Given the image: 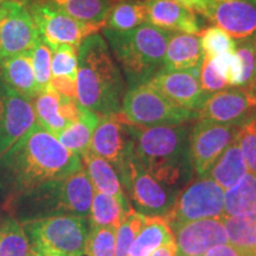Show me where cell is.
Wrapping results in <instances>:
<instances>
[{"mask_svg":"<svg viewBox=\"0 0 256 256\" xmlns=\"http://www.w3.org/2000/svg\"><path fill=\"white\" fill-rule=\"evenodd\" d=\"M230 244L249 256H255L256 212L247 216L220 217Z\"/></svg>","mask_w":256,"mask_h":256,"instance_id":"f546056e","label":"cell"},{"mask_svg":"<svg viewBox=\"0 0 256 256\" xmlns=\"http://www.w3.org/2000/svg\"><path fill=\"white\" fill-rule=\"evenodd\" d=\"M126 86L104 37L98 32L78 46L76 100L100 116L119 113Z\"/></svg>","mask_w":256,"mask_h":256,"instance_id":"7a4b0ae2","label":"cell"},{"mask_svg":"<svg viewBox=\"0 0 256 256\" xmlns=\"http://www.w3.org/2000/svg\"><path fill=\"white\" fill-rule=\"evenodd\" d=\"M4 2H5V0H0V5H2Z\"/></svg>","mask_w":256,"mask_h":256,"instance_id":"7dc6e473","label":"cell"},{"mask_svg":"<svg viewBox=\"0 0 256 256\" xmlns=\"http://www.w3.org/2000/svg\"><path fill=\"white\" fill-rule=\"evenodd\" d=\"M0 78L8 87L30 100L40 92L32 66L31 51L0 60Z\"/></svg>","mask_w":256,"mask_h":256,"instance_id":"44dd1931","label":"cell"},{"mask_svg":"<svg viewBox=\"0 0 256 256\" xmlns=\"http://www.w3.org/2000/svg\"><path fill=\"white\" fill-rule=\"evenodd\" d=\"M130 122L122 112L101 116L92 134L89 152L120 168L133 153L132 139L128 130Z\"/></svg>","mask_w":256,"mask_h":256,"instance_id":"4fadbf2b","label":"cell"},{"mask_svg":"<svg viewBox=\"0 0 256 256\" xmlns=\"http://www.w3.org/2000/svg\"><path fill=\"white\" fill-rule=\"evenodd\" d=\"M0 256H36L22 223L11 215L0 218Z\"/></svg>","mask_w":256,"mask_h":256,"instance_id":"4dcf8cb0","label":"cell"},{"mask_svg":"<svg viewBox=\"0 0 256 256\" xmlns=\"http://www.w3.org/2000/svg\"><path fill=\"white\" fill-rule=\"evenodd\" d=\"M121 112L128 121L142 126L183 124L198 116L176 104L148 82L130 87L124 92Z\"/></svg>","mask_w":256,"mask_h":256,"instance_id":"8992f818","label":"cell"},{"mask_svg":"<svg viewBox=\"0 0 256 256\" xmlns=\"http://www.w3.org/2000/svg\"><path fill=\"white\" fill-rule=\"evenodd\" d=\"M200 70H160L148 83L176 104L198 113L210 95L200 84Z\"/></svg>","mask_w":256,"mask_h":256,"instance_id":"2e32d148","label":"cell"},{"mask_svg":"<svg viewBox=\"0 0 256 256\" xmlns=\"http://www.w3.org/2000/svg\"><path fill=\"white\" fill-rule=\"evenodd\" d=\"M55 6L63 14L70 16L76 20L89 24L104 25L110 14L112 0H43Z\"/></svg>","mask_w":256,"mask_h":256,"instance_id":"484cf974","label":"cell"},{"mask_svg":"<svg viewBox=\"0 0 256 256\" xmlns=\"http://www.w3.org/2000/svg\"><path fill=\"white\" fill-rule=\"evenodd\" d=\"M110 52L122 68L130 87L146 83L164 66L171 32L145 23L130 31L102 28Z\"/></svg>","mask_w":256,"mask_h":256,"instance_id":"277c9868","label":"cell"},{"mask_svg":"<svg viewBox=\"0 0 256 256\" xmlns=\"http://www.w3.org/2000/svg\"><path fill=\"white\" fill-rule=\"evenodd\" d=\"M238 126L198 120L188 136V162L197 176L203 177L226 148L235 140Z\"/></svg>","mask_w":256,"mask_h":256,"instance_id":"9c48e42d","label":"cell"},{"mask_svg":"<svg viewBox=\"0 0 256 256\" xmlns=\"http://www.w3.org/2000/svg\"><path fill=\"white\" fill-rule=\"evenodd\" d=\"M256 212V176L249 172L224 192V215L247 216ZM222 216V217H223Z\"/></svg>","mask_w":256,"mask_h":256,"instance_id":"83f0119b","label":"cell"},{"mask_svg":"<svg viewBox=\"0 0 256 256\" xmlns=\"http://www.w3.org/2000/svg\"><path fill=\"white\" fill-rule=\"evenodd\" d=\"M236 55L242 66V76L240 88L252 89L256 74V37L252 40H240L236 43Z\"/></svg>","mask_w":256,"mask_h":256,"instance_id":"f35d334b","label":"cell"},{"mask_svg":"<svg viewBox=\"0 0 256 256\" xmlns=\"http://www.w3.org/2000/svg\"><path fill=\"white\" fill-rule=\"evenodd\" d=\"M40 40L24 0H5L0 5V60L31 51Z\"/></svg>","mask_w":256,"mask_h":256,"instance_id":"8fae6325","label":"cell"},{"mask_svg":"<svg viewBox=\"0 0 256 256\" xmlns=\"http://www.w3.org/2000/svg\"><path fill=\"white\" fill-rule=\"evenodd\" d=\"M60 188L64 215L89 218L95 188L86 170L82 168L69 177L62 179Z\"/></svg>","mask_w":256,"mask_h":256,"instance_id":"ffe728a7","label":"cell"},{"mask_svg":"<svg viewBox=\"0 0 256 256\" xmlns=\"http://www.w3.org/2000/svg\"><path fill=\"white\" fill-rule=\"evenodd\" d=\"M204 256H249L232 244H220L210 249Z\"/></svg>","mask_w":256,"mask_h":256,"instance_id":"b9f144b4","label":"cell"},{"mask_svg":"<svg viewBox=\"0 0 256 256\" xmlns=\"http://www.w3.org/2000/svg\"><path fill=\"white\" fill-rule=\"evenodd\" d=\"M133 154L160 183L172 185L182 176L188 159V127L183 124L142 126L128 124Z\"/></svg>","mask_w":256,"mask_h":256,"instance_id":"3957f363","label":"cell"},{"mask_svg":"<svg viewBox=\"0 0 256 256\" xmlns=\"http://www.w3.org/2000/svg\"><path fill=\"white\" fill-rule=\"evenodd\" d=\"M247 171V164L235 138L206 176L214 179L224 191H226L238 184L241 178L248 174Z\"/></svg>","mask_w":256,"mask_h":256,"instance_id":"cb8c5ba5","label":"cell"},{"mask_svg":"<svg viewBox=\"0 0 256 256\" xmlns=\"http://www.w3.org/2000/svg\"><path fill=\"white\" fill-rule=\"evenodd\" d=\"M224 215V190L208 176L191 182L179 194L166 215L171 229L179 224Z\"/></svg>","mask_w":256,"mask_h":256,"instance_id":"52a82bcc","label":"cell"},{"mask_svg":"<svg viewBox=\"0 0 256 256\" xmlns=\"http://www.w3.org/2000/svg\"><path fill=\"white\" fill-rule=\"evenodd\" d=\"M36 256H83L88 238L86 218L56 215L22 223Z\"/></svg>","mask_w":256,"mask_h":256,"instance_id":"5b68a950","label":"cell"},{"mask_svg":"<svg viewBox=\"0 0 256 256\" xmlns=\"http://www.w3.org/2000/svg\"><path fill=\"white\" fill-rule=\"evenodd\" d=\"M147 215L136 212L132 208L124 212L119 228L116 230L114 256H127L130 246L146 223Z\"/></svg>","mask_w":256,"mask_h":256,"instance_id":"d6a6232c","label":"cell"},{"mask_svg":"<svg viewBox=\"0 0 256 256\" xmlns=\"http://www.w3.org/2000/svg\"><path fill=\"white\" fill-rule=\"evenodd\" d=\"M204 56L200 34L174 32L170 36L162 70H200Z\"/></svg>","mask_w":256,"mask_h":256,"instance_id":"d6986e66","label":"cell"},{"mask_svg":"<svg viewBox=\"0 0 256 256\" xmlns=\"http://www.w3.org/2000/svg\"><path fill=\"white\" fill-rule=\"evenodd\" d=\"M100 115L83 107L80 119L66 127L57 136L58 142L70 152L82 156L89 151L94 130L100 121Z\"/></svg>","mask_w":256,"mask_h":256,"instance_id":"4316f807","label":"cell"},{"mask_svg":"<svg viewBox=\"0 0 256 256\" xmlns=\"http://www.w3.org/2000/svg\"><path fill=\"white\" fill-rule=\"evenodd\" d=\"M62 98V95L51 88L40 92L32 98L37 124L56 138L69 127V124L60 114Z\"/></svg>","mask_w":256,"mask_h":256,"instance_id":"d4e9b609","label":"cell"},{"mask_svg":"<svg viewBox=\"0 0 256 256\" xmlns=\"http://www.w3.org/2000/svg\"><path fill=\"white\" fill-rule=\"evenodd\" d=\"M118 170L122 185L140 210L152 214V216H162L168 212L174 202L171 194L162 183L140 164L133 153Z\"/></svg>","mask_w":256,"mask_h":256,"instance_id":"30bf717a","label":"cell"},{"mask_svg":"<svg viewBox=\"0 0 256 256\" xmlns=\"http://www.w3.org/2000/svg\"><path fill=\"white\" fill-rule=\"evenodd\" d=\"M198 78H200V88L203 89V92H206L208 95H211L214 94V92L223 90V89L229 87L226 78H223L222 76L216 72L215 68H214L209 56H204Z\"/></svg>","mask_w":256,"mask_h":256,"instance_id":"ab89813d","label":"cell"},{"mask_svg":"<svg viewBox=\"0 0 256 256\" xmlns=\"http://www.w3.org/2000/svg\"><path fill=\"white\" fill-rule=\"evenodd\" d=\"M256 110V92L247 88H226L211 94L197 118L223 124L240 126Z\"/></svg>","mask_w":256,"mask_h":256,"instance_id":"5bb4252c","label":"cell"},{"mask_svg":"<svg viewBox=\"0 0 256 256\" xmlns=\"http://www.w3.org/2000/svg\"><path fill=\"white\" fill-rule=\"evenodd\" d=\"M174 2H180L182 5L186 6L196 14L206 16L211 0H174Z\"/></svg>","mask_w":256,"mask_h":256,"instance_id":"7bdbcfd3","label":"cell"},{"mask_svg":"<svg viewBox=\"0 0 256 256\" xmlns=\"http://www.w3.org/2000/svg\"><path fill=\"white\" fill-rule=\"evenodd\" d=\"M151 256H177L176 242H170L168 244L158 248L153 254H151Z\"/></svg>","mask_w":256,"mask_h":256,"instance_id":"ee69618b","label":"cell"},{"mask_svg":"<svg viewBox=\"0 0 256 256\" xmlns=\"http://www.w3.org/2000/svg\"><path fill=\"white\" fill-rule=\"evenodd\" d=\"M232 40L256 37V0H211L204 16Z\"/></svg>","mask_w":256,"mask_h":256,"instance_id":"9a60e30c","label":"cell"},{"mask_svg":"<svg viewBox=\"0 0 256 256\" xmlns=\"http://www.w3.org/2000/svg\"><path fill=\"white\" fill-rule=\"evenodd\" d=\"M115 2H124V0H115ZM145 2H147V0H145Z\"/></svg>","mask_w":256,"mask_h":256,"instance_id":"bcb514c9","label":"cell"},{"mask_svg":"<svg viewBox=\"0 0 256 256\" xmlns=\"http://www.w3.org/2000/svg\"><path fill=\"white\" fill-rule=\"evenodd\" d=\"M124 212L126 210L116 198L96 191L89 215L90 226H113L115 228H119Z\"/></svg>","mask_w":256,"mask_h":256,"instance_id":"1f68e13d","label":"cell"},{"mask_svg":"<svg viewBox=\"0 0 256 256\" xmlns=\"http://www.w3.org/2000/svg\"><path fill=\"white\" fill-rule=\"evenodd\" d=\"M116 230L113 226H90L86 242V252L88 256H114Z\"/></svg>","mask_w":256,"mask_h":256,"instance_id":"836d02e7","label":"cell"},{"mask_svg":"<svg viewBox=\"0 0 256 256\" xmlns=\"http://www.w3.org/2000/svg\"><path fill=\"white\" fill-rule=\"evenodd\" d=\"M177 256H204L210 249L228 243L220 218H204L174 226Z\"/></svg>","mask_w":256,"mask_h":256,"instance_id":"e0dca14e","label":"cell"},{"mask_svg":"<svg viewBox=\"0 0 256 256\" xmlns=\"http://www.w3.org/2000/svg\"><path fill=\"white\" fill-rule=\"evenodd\" d=\"M49 88L58 92L64 98L76 100V80L68 76H52L50 80Z\"/></svg>","mask_w":256,"mask_h":256,"instance_id":"60d3db41","label":"cell"},{"mask_svg":"<svg viewBox=\"0 0 256 256\" xmlns=\"http://www.w3.org/2000/svg\"><path fill=\"white\" fill-rule=\"evenodd\" d=\"M174 241V232L164 215L147 216L145 226L138 234L127 256H151L156 249Z\"/></svg>","mask_w":256,"mask_h":256,"instance_id":"603a6c76","label":"cell"},{"mask_svg":"<svg viewBox=\"0 0 256 256\" xmlns=\"http://www.w3.org/2000/svg\"><path fill=\"white\" fill-rule=\"evenodd\" d=\"M148 23V11L145 0H124L112 5L106 26L114 31H130Z\"/></svg>","mask_w":256,"mask_h":256,"instance_id":"f1b7e54d","label":"cell"},{"mask_svg":"<svg viewBox=\"0 0 256 256\" xmlns=\"http://www.w3.org/2000/svg\"><path fill=\"white\" fill-rule=\"evenodd\" d=\"M83 168L81 156L36 124L0 156V188L8 198L62 180Z\"/></svg>","mask_w":256,"mask_h":256,"instance_id":"6da1fadb","label":"cell"},{"mask_svg":"<svg viewBox=\"0 0 256 256\" xmlns=\"http://www.w3.org/2000/svg\"><path fill=\"white\" fill-rule=\"evenodd\" d=\"M112 2H115V0H112Z\"/></svg>","mask_w":256,"mask_h":256,"instance_id":"681fc988","label":"cell"},{"mask_svg":"<svg viewBox=\"0 0 256 256\" xmlns=\"http://www.w3.org/2000/svg\"><path fill=\"white\" fill-rule=\"evenodd\" d=\"M148 23L166 31L200 34L197 14L174 0H147Z\"/></svg>","mask_w":256,"mask_h":256,"instance_id":"ac0fdd59","label":"cell"},{"mask_svg":"<svg viewBox=\"0 0 256 256\" xmlns=\"http://www.w3.org/2000/svg\"><path fill=\"white\" fill-rule=\"evenodd\" d=\"M252 90H254V92H256V74H255V82H254V87H252Z\"/></svg>","mask_w":256,"mask_h":256,"instance_id":"f6af8a7d","label":"cell"},{"mask_svg":"<svg viewBox=\"0 0 256 256\" xmlns=\"http://www.w3.org/2000/svg\"><path fill=\"white\" fill-rule=\"evenodd\" d=\"M81 160L82 164L86 166V172L90 178L92 186L96 188V191L116 198L124 210H130V206L124 196L120 179L118 177L113 165L106 159L92 154L89 151L81 156Z\"/></svg>","mask_w":256,"mask_h":256,"instance_id":"7402d4cb","label":"cell"},{"mask_svg":"<svg viewBox=\"0 0 256 256\" xmlns=\"http://www.w3.org/2000/svg\"><path fill=\"white\" fill-rule=\"evenodd\" d=\"M36 124L32 100L0 78V156Z\"/></svg>","mask_w":256,"mask_h":256,"instance_id":"7c38bea8","label":"cell"},{"mask_svg":"<svg viewBox=\"0 0 256 256\" xmlns=\"http://www.w3.org/2000/svg\"><path fill=\"white\" fill-rule=\"evenodd\" d=\"M31 58L38 89H40V92L46 90V89L49 88L50 80L52 78V74H51L52 50L40 38L34 44V46L32 48Z\"/></svg>","mask_w":256,"mask_h":256,"instance_id":"8d00e7d4","label":"cell"},{"mask_svg":"<svg viewBox=\"0 0 256 256\" xmlns=\"http://www.w3.org/2000/svg\"><path fill=\"white\" fill-rule=\"evenodd\" d=\"M255 256H256V249H255Z\"/></svg>","mask_w":256,"mask_h":256,"instance_id":"c3c4849f","label":"cell"},{"mask_svg":"<svg viewBox=\"0 0 256 256\" xmlns=\"http://www.w3.org/2000/svg\"><path fill=\"white\" fill-rule=\"evenodd\" d=\"M32 16L40 36L51 50L62 44L78 46L92 34H98L104 25L89 24L76 20L63 14L55 6L43 0H24Z\"/></svg>","mask_w":256,"mask_h":256,"instance_id":"ba28073f","label":"cell"},{"mask_svg":"<svg viewBox=\"0 0 256 256\" xmlns=\"http://www.w3.org/2000/svg\"><path fill=\"white\" fill-rule=\"evenodd\" d=\"M200 46L204 55L215 57L223 52L236 50V43L226 31L218 26H210L200 34Z\"/></svg>","mask_w":256,"mask_h":256,"instance_id":"74e56055","label":"cell"},{"mask_svg":"<svg viewBox=\"0 0 256 256\" xmlns=\"http://www.w3.org/2000/svg\"><path fill=\"white\" fill-rule=\"evenodd\" d=\"M78 66V48L62 44L52 50L51 74L52 76H68L76 80Z\"/></svg>","mask_w":256,"mask_h":256,"instance_id":"d590c367","label":"cell"},{"mask_svg":"<svg viewBox=\"0 0 256 256\" xmlns=\"http://www.w3.org/2000/svg\"><path fill=\"white\" fill-rule=\"evenodd\" d=\"M236 142L248 170L256 176V110L238 126Z\"/></svg>","mask_w":256,"mask_h":256,"instance_id":"e575fe53","label":"cell"}]
</instances>
